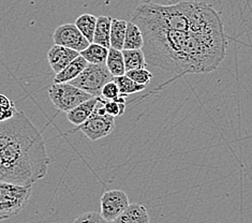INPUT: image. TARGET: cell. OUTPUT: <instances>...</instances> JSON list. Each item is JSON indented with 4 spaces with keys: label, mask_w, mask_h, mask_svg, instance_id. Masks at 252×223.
Listing matches in <instances>:
<instances>
[{
    "label": "cell",
    "mask_w": 252,
    "mask_h": 223,
    "mask_svg": "<svg viewBox=\"0 0 252 223\" xmlns=\"http://www.w3.org/2000/svg\"><path fill=\"white\" fill-rule=\"evenodd\" d=\"M97 19L93 14H82L77 17L74 25L80 30L81 33L91 43H93L94 40V29L95 25H97Z\"/></svg>",
    "instance_id": "cell-20"
},
{
    "label": "cell",
    "mask_w": 252,
    "mask_h": 223,
    "mask_svg": "<svg viewBox=\"0 0 252 223\" xmlns=\"http://www.w3.org/2000/svg\"><path fill=\"white\" fill-rule=\"evenodd\" d=\"M17 110L14 102L7 96L0 94V122L11 119L16 114Z\"/></svg>",
    "instance_id": "cell-22"
},
{
    "label": "cell",
    "mask_w": 252,
    "mask_h": 223,
    "mask_svg": "<svg viewBox=\"0 0 252 223\" xmlns=\"http://www.w3.org/2000/svg\"><path fill=\"white\" fill-rule=\"evenodd\" d=\"M105 64L107 69L111 72L113 77L123 76L126 74V67H125V60L123 56V52L113 49H109V54H107V58Z\"/></svg>",
    "instance_id": "cell-17"
},
{
    "label": "cell",
    "mask_w": 252,
    "mask_h": 223,
    "mask_svg": "<svg viewBox=\"0 0 252 223\" xmlns=\"http://www.w3.org/2000/svg\"><path fill=\"white\" fill-rule=\"evenodd\" d=\"M111 26L112 17L110 16H99L97 19L93 43L104 46L106 49H111Z\"/></svg>",
    "instance_id": "cell-14"
},
{
    "label": "cell",
    "mask_w": 252,
    "mask_h": 223,
    "mask_svg": "<svg viewBox=\"0 0 252 223\" xmlns=\"http://www.w3.org/2000/svg\"><path fill=\"white\" fill-rule=\"evenodd\" d=\"M113 81L116 83V85L119 89V93H121V95L124 96V97H127L129 95L141 93L147 87L145 85H140V84L132 81L131 78H129L126 74L123 76L113 77Z\"/></svg>",
    "instance_id": "cell-21"
},
{
    "label": "cell",
    "mask_w": 252,
    "mask_h": 223,
    "mask_svg": "<svg viewBox=\"0 0 252 223\" xmlns=\"http://www.w3.org/2000/svg\"><path fill=\"white\" fill-rule=\"evenodd\" d=\"M143 46L144 35L142 30L133 22H128L124 50H143Z\"/></svg>",
    "instance_id": "cell-15"
},
{
    "label": "cell",
    "mask_w": 252,
    "mask_h": 223,
    "mask_svg": "<svg viewBox=\"0 0 252 223\" xmlns=\"http://www.w3.org/2000/svg\"><path fill=\"white\" fill-rule=\"evenodd\" d=\"M119 96H121V93H119L118 86L114 81L105 84L103 89H102L101 97L105 100H115Z\"/></svg>",
    "instance_id": "cell-25"
},
{
    "label": "cell",
    "mask_w": 252,
    "mask_h": 223,
    "mask_svg": "<svg viewBox=\"0 0 252 223\" xmlns=\"http://www.w3.org/2000/svg\"><path fill=\"white\" fill-rule=\"evenodd\" d=\"M126 72L136 69H146L147 62L143 50H123Z\"/></svg>",
    "instance_id": "cell-16"
},
{
    "label": "cell",
    "mask_w": 252,
    "mask_h": 223,
    "mask_svg": "<svg viewBox=\"0 0 252 223\" xmlns=\"http://www.w3.org/2000/svg\"><path fill=\"white\" fill-rule=\"evenodd\" d=\"M148 212L141 204H130L125 212L112 223H149Z\"/></svg>",
    "instance_id": "cell-11"
},
{
    "label": "cell",
    "mask_w": 252,
    "mask_h": 223,
    "mask_svg": "<svg viewBox=\"0 0 252 223\" xmlns=\"http://www.w3.org/2000/svg\"><path fill=\"white\" fill-rule=\"evenodd\" d=\"M79 56V52L55 44L47 53V60H49L50 67L54 71V73L57 74Z\"/></svg>",
    "instance_id": "cell-10"
},
{
    "label": "cell",
    "mask_w": 252,
    "mask_h": 223,
    "mask_svg": "<svg viewBox=\"0 0 252 223\" xmlns=\"http://www.w3.org/2000/svg\"><path fill=\"white\" fill-rule=\"evenodd\" d=\"M101 212L102 216L106 222H113L118 218L126 209L129 207V197L125 191L119 189H113L106 191L101 196Z\"/></svg>",
    "instance_id": "cell-7"
},
{
    "label": "cell",
    "mask_w": 252,
    "mask_h": 223,
    "mask_svg": "<svg viewBox=\"0 0 252 223\" xmlns=\"http://www.w3.org/2000/svg\"><path fill=\"white\" fill-rule=\"evenodd\" d=\"M97 102H98V97L97 98L94 97L85 102H83V103L77 105L76 107L73 108V110H71L70 112L67 113L68 120L72 125H74L76 127L83 125L89 117L93 115Z\"/></svg>",
    "instance_id": "cell-12"
},
{
    "label": "cell",
    "mask_w": 252,
    "mask_h": 223,
    "mask_svg": "<svg viewBox=\"0 0 252 223\" xmlns=\"http://www.w3.org/2000/svg\"><path fill=\"white\" fill-rule=\"evenodd\" d=\"M88 65V63L84 59L81 54L79 57H76L73 62L70 63L67 67H65L62 72H59L54 77V83L55 84H64L70 83L73 81L74 78L79 76Z\"/></svg>",
    "instance_id": "cell-13"
},
{
    "label": "cell",
    "mask_w": 252,
    "mask_h": 223,
    "mask_svg": "<svg viewBox=\"0 0 252 223\" xmlns=\"http://www.w3.org/2000/svg\"><path fill=\"white\" fill-rule=\"evenodd\" d=\"M32 185L22 186L0 182V221L7 220L27 206Z\"/></svg>",
    "instance_id": "cell-4"
},
{
    "label": "cell",
    "mask_w": 252,
    "mask_h": 223,
    "mask_svg": "<svg viewBox=\"0 0 252 223\" xmlns=\"http://www.w3.org/2000/svg\"><path fill=\"white\" fill-rule=\"evenodd\" d=\"M127 24L124 20L112 19L111 26V47L118 51L124 50L126 30H127Z\"/></svg>",
    "instance_id": "cell-18"
},
{
    "label": "cell",
    "mask_w": 252,
    "mask_h": 223,
    "mask_svg": "<svg viewBox=\"0 0 252 223\" xmlns=\"http://www.w3.org/2000/svg\"><path fill=\"white\" fill-rule=\"evenodd\" d=\"M53 40L56 45L68 47L79 53L87 49L91 44L74 24H63L58 26L53 33Z\"/></svg>",
    "instance_id": "cell-9"
},
{
    "label": "cell",
    "mask_w": 252,
    "mask_h": 223,
    "mask_svg": "<svg viewBox=\"0 0 252 223\" xmlns=\"http://www.w3.org/2000/svg\"><path fill=\"white\" fill-rule=\"evenodd\" d=\"M111 81H113V75L105 64H88L82 73L71 81L70 84L97 98L101 97L102 89L105 84Z\"/></svg>",
    "instance_id": "cell-5"
},
{
    "label": "cell",
    "mask_w": 252,
    "mask_h": 223,
    "mask_svg": "<svg viewBox=\"0 0 252 223\" xmlns=\"http://www.w3.org/2000/svg\"><path fill=\"white\" fill-rule=\"evenodd\" d=\"M50 163L44 138L25 113L0 122V182L33 186L46 176Z\"/></svg>",
    "instance_id": "cell-2"
},
{
    "label": "cell",
    "mask_w": 252,
    "mask_h": 223,
    "mask_svg": "<svg viewBox=\"0 0 252 223\" xmlns=\"http://www.w3.org/2000/svg\"><path fill=\"white\" fill-rule=\"evenodd\" d=\"M80 54L88 64H105L107 54H109V49H106V47L101 46L99 44L91 43L87 49H85Z\"/></svg>",
    "instance_id": "cell-19"
},
{
    "label": "cell",
    "mask_w": 252,
    "mask_h": 223,
    "mask_svg": "<svg viewBox=\"0 0 252 223\" xmlns=\"http://www.w3.org/2000/svg\"><path fill=\"white\" fill-rule=\"evenodd\" d=\"M91 141H98L100 138L110 135L115 129V117L109 114H98L94 112L83 125L77 127Z\"/></svg>",
    "instance_id": "cell-8"
},
{
    "label": "cell",
    "mask_w": 252,
    "mask_h": 223,
    "mask_svg": "<svg viewBox=\"0 0 252 223\" xmlns=\"http://www.w3.org/2000/svg\"><path fill=\"white\" fill-rule=\"evenodd\" d=\"M49 97L58 111L68 113L83 102L94 98L70 83L55 84L49 88Z\"/></svg>",
    "instance_id": "cell-6"
},
{
    "label": "cell",
    "mask_w": 252,
    "mask_h": 223,
    "mask_svg": "<svg viewBox=\"0 0 252 223\" xmlns=\"http://www.w3.org/2000/svg\"><path fill=\"white\" fill-rule=\"evenodd\" d=\"M73 223H107L102 216L97 212H88L81 215L73 221Z\"/></svg>",
    "instance_id": "cell-26"
},
{
    "label": "cell",
    "mask_w": 252,
    "mask_h": 223,
    "mask_svg": "<svg viewBox=\"0 0 252 223\" xmlns=\"http://www.w3.org/2000/svg\"><path fill=\"white\" fill-rule=\"evenodd\" d=\"M126 75L132 81L140 84V85L147 86L153 78V73L147 69H136L126 72Z\"/></svg>",
    "instance_id": "cell-23"
},
{
    "label": "cell",
    "mask_w": 252,
    "mask_h": 223,
    "mask_svg": "<svg viewBox=\"0 0 252 223\" xmlns=\"http://www.w3.org/2000/svg\"><path fill=\"white\" fill-rule=\"evenodd\" d=\"M104 108L105 112L113 117L122 116L126 111V103H117L114 100H105Z\"/></svg>",
    "instance_id": "cell-24"
},
{
    "label": "cell",
    "mask_w": 252,
    "mask_h": 223,
    "mask_svg": "<svg viewBox=\"0 0 252 223\" xmlns=\"http://www.w3.org/2000/svg\"><path fill=\"white\" fill-rule=\"evenodd\" d=\"M147 64L182 77L217 70L226 56L225 32L139 26Z\"/></svg>",
    "instance_id": "cell-1"
},
{
    "label": "cell",
    "mask_w": 252,
    "mask_h": 223,
    "mask_svg": "<svg viewBox=\"0 0 252 223\" xmlns=\"http://www.w3.org/2000/svg\"><path fill=\"white\" fill-rule=\"evenodd\" d=\"M131 22L137 26L224 32L219 13L212 4L205 1H181L167 5L145 1L137 5Z\"/></svg>",
    "instance_id": "cell-3"
}]
</instances>
